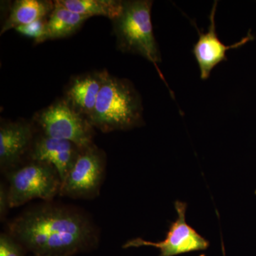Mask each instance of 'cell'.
Masks as SVG:
<instances>
[{"instance_id": "obj_1", "label": "cell", "mask_w": 256, "mask_h": 256, "mask_svg": "<svg viewBox=\"0 0 256 256\" xmlns=\"http://www.w3.org/2000/svg\"><path fill=\"white\" fill-rule=\"evenodd\" d=\"M8 233L33 254L67 256L92 250L100 237L87 214L52 202L24 210L8 224Z\"/></svg>"}, {"instance_id": "obj_2", "label": "cell", "mask_w": 256, "mask_h": 256, "mask_svg": "<svg viewBox=\"0 0 256 256\" xmlns=\"http://www.w3.org/2000/svg\"><path fill=\"white\" fill-rule=\"evenodd\" d=\"M140 96L132 82L108 72L88 122L101 132L128 130L143 124Z\"/></svg>"}, {"instance_id": "obj_3", "label": "cell", "mask_w": 256, "mask_h": 256, "mask_svg": "<svg viewBox=\"0 0 256 256\" xmlns=\"http://www.w3.org/2000/svg\"><path fill=\"white\" fill-rule=\"evenodd\" d=\"M152 1H124L118 16L112 20L117 46L124 53L142 56L156 66L161 55L151 20Z\"/></svg>"}, {"instance_id": "obj_4", "label": "cell", "mask_w": 256, "mask_h": 256, "mask_svg": "<svg viewBox=\"0 0 256 256\" xmlns=\"http://www.w3.org/2000/svg\"><path fill=\"white\" fill-rule=\"evenodd\" d=\"M4 175L8 182L10 208L22 206L34 200L52 202L60 194V174L48 163L26 160Z\"/></svg>"}, {"instance_id": "obj_5", "label": "cell", "mask_w": 256, "mask_h": 256, "mask_svg": "<svg viewBox=\"0 0 256 256\" xmlns=\"http://www.w3.org/2000/svg\"><path fill=\"white\" fill-rule=\"evenodd\" d=\"M33 124L46 137L70 141L82 148L94 144V127L65 98L36 112Z\"/></svg>"}, {"instance_id": "obj_6", "label": "cell", "mask_w": 256, "mask_h": 256, "mask_svg": "<svg viewBox=\"0 0 256 256\" xmlns=\"http://www.w3.org/2000/svg\"><path fill=\"white\" fill-rule=\"evenodd\" d=\"M105 152L96 144L82 148L60 186V195L75 200L98 196L106 175Z\"/></svg>"}, {"instance_id": "obj_7", "label": "cell", "mask_w": 256, "mask_h": 256, "mask_svg": "<svg viewBox=\"0 0 256 256\" xmlns=\"http://www.w3.org/2000/svg\"><path fill=\"white\" fill-rule=\"evenodd\" d=\"M175 210L178 218L170 225L164 240L152 242L141 238L132 239L124 244V248L152 246L159 249V256H175L198 250H204L210 246V242L197 233L186 222L188 204L185 202L176 201Z\"/></svg>"}, {"instance_id": "obj_8", "label": "cell", "mask_w": 256, "mask_h": 256, "mask_svg": "<svg viewBox=\"0 0 256 256\" xmlns=\"http://www.w3.org/2000/svg\"><path fill=\"white\" fill-rule=\"evenodd\" d=\"M36 128L26 121H2L0 170L5 174L28 160L36 137Z\"/></svg>"}, {"instance_id": "obj_9", "label": "cell", "mask_w": 256, "mask_h": 256, "mask_svg": "<svg viewBox=\"0 0 256 256\" xmlns=\"http://www.w3.org/2000/svg\"><path fill=\"white\" fill-rule=\"evenodd\" d=\"M216 6L217 1H215L210 12V25L208 32L206 33L198 32L200 38L192 50L200 67L202 80H206L210 78L212 70L218 64L227 60V50L238 48L254 40V36H252L250 32H248L247 36L242 38L240 42L230 46L224 45L218 38L216 31L215 14Z\"/></svg>"}, {"instance_id": "obj_10", "label": "cell", "mask_w": 256, "mask_h": 256, "mask_svg": "<svg viewBox=\"0 0 256 256\" xmlns=\"http://www.w3.org/2000/svg\"><path fill=\"white\" fill-rule=\"evenodd\" d=\"M82 150V148L70 141L40 134L35 137L28 160L44 162L52 165L58 172L62 182Z\"/></svg>"}, {"instance_id": "obj_11", "label": "cell", "mask_w": 256, "mask_h": 256, "mask_svg": "<svg viewBox=\"0 0 256 256\" xmlns=\"http://www.w3.org/2000/svg\"><path fill=\"white\" fill-rule=\"evenodd\" d=\"M107 74L104 70L77 76L72 78L67 86L64 98L88 120L95 108Z\"/></svg>"}, {"instance_id": "obj_12", "label": "cell", "mask_w": 256, "mask_h": 256, "mask_svg": "<svg viewBox=\"0 0 256 256\" xmlns=\"http://www.w3.org/2000/svg\"><path fill=\"white\" fill-rule=\"evenodd\" d=\"M54 8V1L16 0L10 8L8 18L2 26L1 35L23 25L46 18Z\"/></svg>"}, {"instance_id": "obj_13", "label": "cell", "mask_w": 256, "mask_h": 256, "mask_svg": "<svg viewBox=\"0 0 256 256\" xmlns=\"http://www.w3.org/2000/svg\"><path fill=\"white\" fill-rule=\"evenodd\" d=\"M89 16L73 12L54 1V8L47 18L44 42L66 38L78 31Z\"/></svg>"}, {"instance_id": "obj_14", "label": "cell", "mask_w": 256, "mask_h": 256, "mask_svg": "<svg viewBox=\"0 0 256 256\" xmlns=\"http://www.w3.org/2000/svg\"><path fill=\"white\" fill-rule=\"evenodd\" d=\"M67 9L92 18L105 16L114 20L120 13L124 1L118 0H58Z\"/></svg>"}, {"instance_id": "obj_15", "label": "cell", "mask_w": 256, "mask_h": 256, "mask_svg": "<svg viewBox=\"0 0 256 256\" xmlns=\"http://www.w3.org/2000/svg\"><path fill=\"white\" fill-rule=\"evenodd\" d=\"M47 18H42L28 24L18 26L15 28V31L23 36L33 38L36 44L43 43L46 34Z\"/></svg>"}, {"instance_id": "obj_16", "label": "cell", "mask_w": 256, "mask_h": 256, "mask_svg": "<svg viewBox=\"0 0 256 256\" xmlns=\"http://www.w3.org/2000/svg\"><path fill=\"white\" fill-rule=\"evenodd\" d=\"M24 248L8 233L0 235V256H24Z\"/></svg>"}, {"instance_id": "obj_17", "label": "cell", "mask_w": 256, "mask_h": 256, "mask_svg": "<svg viewBox=\"0 0 256 256\" xmlns=\"http://www.w3.org/2000/svg\"><path fill=\"white\" fill-rule=\"evenodd\" d=\"M10 208L9 196H8V186L4 183L0 184V217L1 220H4Z\"/></svg>"}, {"instance_id": "obj_18", "label": "cell", "mask_w": 256, "mask_h": 256, "mask_svg": "<svg viewBox=\"0 0 256 256\" xmlns=\"http://www.w3.org/2000/svg\"><path fill=\"white\" fill-rule=\"evenodd\" d=\"M32 256H67L62 255H55V254H34Z\"/></svg>"}, {"instance_id": "obj_19", "label": "cell", "mask_w": 256, "mask_h": 256, "mask_svg": "<svg viewBox=\"0 0 256 256\" xmlns=\"http://www.w3.org/2000/svg\"><path fill=\"white\" fill-rule=\"evenodd\" d=\"M255 194H256V190Z\"/></svg>"}]
</instances>
